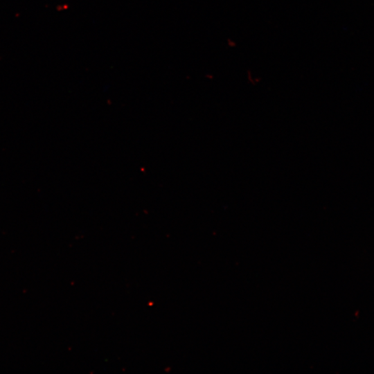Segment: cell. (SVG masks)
I'll return each mask as SVG.
<instances>
[]
</instances>
